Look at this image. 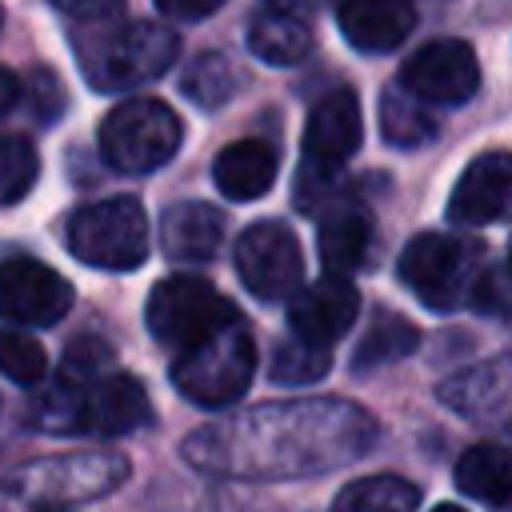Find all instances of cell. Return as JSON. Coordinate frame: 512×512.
Returning <instances> with one entry per match:
<instances>
[{
  "instance_id": "obj_1",
  "label": "cell",
  "mask_w": 512,
  "mask_h": 512,
  "mask_svg": "<svg viewBox=\"0 0 512 512\" xmlns=\"http://www.w3.org/2000/svg\"><path fill=\"white\" fill-rule=\"evenodd\" d=\"M376 440L364 408L344 400H292L240 412L184 440V456L228 476H312L336 468Z\"/></svg>"
},
{
  "instance_id": "obj_2",
  "label": "cell",
  "mask_w": 512,
  "mask_h": 512,
  "mask_svg": "<svg viewBox=\"0 0 512 512\" xmlns=\"http://www.w3.org/2000/svg\"><path fill=\"white\" fill-rule=\"evenodd\" d=\"M72 52L80 76L96 92H128L172 68L180 56V36L156 20H96L72 32Z\"/></svg>"
},
{
  "instance_id": "obj_3",
  "label": "cell",
  "mask_w": 512,
  "mask_h": 512,
  "mask_svg": "<svg viewBox=\"0 0 512 512\" xmlns=\"http://www.w3.org/2000/svg\"><path fill=\"white\" fill-rule=\"evenodd\" d=\"M360 100L348 88L320 96L304 120L300 136V172H296V208L324 212L340 200V168L360 148Z\"/></svg>"
},
{
  "instance_id": "obj_4",
  "label": "cell",
  "mask_w": 512,
  "mask_h": 512,
  "mask_svg": "<svg viewBox=\"0 0 512 512\" xmlns=\"http://www.w3.org/2000/svg\"><path fill=\"white\" fill-rule=\"evenodd\" d=\"M68 252L104 272H132L148 260V216L136 196H104L80 204L64 220Z\"/></svg>"
},
{
  "instance_id": "obj_5",
  "label": "cell",
  "mask_w": 512,
  "mask_h": 512,
  "mask_svg": "<svg viewBox=\"0 0 512 512\" xmlns=\"http://www.w3.org/2000/svg\"><path fill=\"white\" fill-rule=\"evenodd\" d=\"M256 376V340L244 320L172 356V384L200 408H224L248 392Z\"/></svg>"
},
{
  "instance_id": "obj_6",
  "label": "cell",
  "mask_w": 512,
  "mask_h": 512,
  "mask_svg": "<svg viewBox=\"0 0 512 512\" xmlns=\"http://www.w3.org/2000/svg\"><path fill=\"white\" fill-rule=\"evenodd\" d=\"M184 144V124L180 116L152 96H132L120 100L104 120H100V156L128 176H144L164 168Z\"/></svg>"
},
{
  "instance_id": "obj_7",
  "label": "cell",
  "mask_w": 512,
  "mask_h": 512,
  "mask_svg": "<svg viewBox=\"0 0 512 512\" xmlns=\"http://www.w3.org/2000/svg\"><path fill=\"white\" fill-rule=\"evenodd\" d=\"M144 320L156 344L184 352L200 340H208L212 332L244 320L240 308L232 300H224L208 280L200 276H168L148 292L144 304Z\"/></svg>"
},
{
  "instance_id": "obj_8",
  "label": "cell",
  "mask_w": 512,
  "mask_h": 512,
  "mask_svg": "<svg viewBox=\"0 0 512 512\" xmlns=\"http://www.w3.org/2000/svg\"><path fill=\"white\" fill-rule=\"evenodd\" d=\"M476 260H480L476 244L448 232H420L404 244L396 272L420 304H428L432 312H452L464 304L476 280Z\"/></svg>"
},
{
  "instance_id": "obj_9",
  "label": "cell",
  "mask_w": 512,
  "mask_h": 512,
  "mask_svg": "<svg viewBox=\"0 0 512 512\" xmlns=\"http://www.w3.org/2000/svg\"><path fill=\"white\" fill-rule=\"evenodd\" d=\"M236 276L256 300H292V292L304 280V256L300 240L280 220H256L236 240Z\"/></svg>"
},
{
  "instance_id": "obj_10",
  "label": "cell",
  "mask_w": 512,
  "mask_h": 512,
  "mask_svg": "<svg viewBox=\"0 0 512 512\" xmlns=\"http://www.w3.org/2000/svg\"><path fill=\"white\" fill-rule=\"evenodd\" d=\"M396 88H404L420 104H444L460 108L480 88V64L476 52L464 40H428L420 44L396 76Z\"/></svg>"
},
{
  "instance_id": "obj_11",
  "label": "cell",
  "mask_w": 512,
  "mask_h": 512,
  "mask_svg": "<svg viewBox=\"0 0 512 512\" xmlns=\"http://www.w3.org/2000/svg\"><path fill=\"white\" fill-rule=\"evenodd\" d=\"M76 292L72 284L32 256H8L0 260V320L24 324V328H48L68 316Z\"/></svg>"
},
{
  "instance_id": "obj_12",
  "label": "cell",
  "mask_w": 512,
  "mask_h": 512,
  "mask_svg": "<svg viewBox=\"0 0 512 512\" xmlns=\"http://www.w3.org/2000/svg\"><path fill=\"white\" fill-rule=\"evenodd\" d=\"M360 312V292L344 276H320L308 288H296L288 300V328L292 340L312 344V348H332L356 320Z\"/></svg>"
},
{
  "instance_id": "obj_13",
  "label": "cell",
  "mask_w": 512,
  "mask_h": 512,
  "mask_svg": "<svg viewBox=\"0 0 512 512\" xmlns=\"http://www.w3.org/2000/svg\"><path fill=\"white\" fill-rule=\"evenodd\" d=\"M312 0H256L248 52L268 68H292L312 52Z\"/></svg>"
},
{
  "instance_id": "obj_14",
  "label": "cell",
  "mask_w": 512,
  "mask_h": 512,
  "mask_svg": "<svg viewBox=\"0 0 512 512\" xmlns=\"http://www.w3.org/2000/svg\"><path fill=\"white\" fill-rule=\"evenodd\" d=\"M152 420L148 392L136 376L108 372L84 388L76 412V436H128Z\"/></svg>"
},
{
  "instance_id": "obj_15",
  "label": "cell",
  "mask_w": 512,
  "mask_h": 512,
  "mask_svg": "<svg viewBox=\"0 0 512 512\" xmlns=\"http://www.w3.org/2000/svg\"><path fill=\"white\" fill-rule=\"evenodd\" d=\"M508 180H512L508 152L496 148V152L476 156L460 172V180H456V188L448 196V208H444L448 224H456V228H484V224L500 220L504 208H508Z\"/></svg>"
},
{
  "instance_id": "obj_16",
  "label": "cell",
  "mask_w": 512,
  "mask_h": 512,
  "mask_svg": "<svg viewBox=\"0 0 512 512\" xmlns=\"http://www.w3.org/2000/svg\"><path fill=\"white\" fill-rule=\"evenodd\" d=\"M372 216L352 204V200H336L324 208L320 224H316V248H320V264L328 276H352L360 268L372 264Z\"/></svg>"
},
{
  "instance_id": "obj_17",
  "label": "cell",
  "mask_w": 512,
  "mask_h": 512,
  "mask_svg": "<svg viewBox=\"0 0 512 512\" xmlns=\"http://www.w3.org/2000/svg\"><path fill=\"white\" fill-rule=\"evenodd\" d=\"M224 244V216L204 200H176L160 212V248L176 264H208Z\"/></svg>"
},
{
  "instance_id": "obj_18",
  "label": "cell",
  "mask_w": 512,
  "mask_h": 512,
  "mask_svg": "<svg viewBox=\"0 0 512 512\" xmlns=\"http://www.w3.org/2000/svg\"><path fill=\"white\" fill-rule=\"evenodd\" d=\"M344 40L360 52H392L416 24L412 0H332Z\"/></svg>"
},
{
  "instance_id": "obj_19",
  "label": "cell",
  "mask_w": 512,
  "mask_h": 512,
  "mask_svg": "<svg viewBox=\"0 0 512 512\" xmlns=\"http://www.w3.org/2000/svg\"><path fill=\"white\" fill-rule=\"evenodd\" d=\"M276 148L268 140H232L228 148H220V156L212 160V180L216 188L236 200V204H248V200H260L268 196V188L276 184Z\"/></svg>"
},
{
  "instance_id": "obj_20",
  "label": "cell",
  "mask_w": 512,
  "mask_h": 512,
  "mask_svg": "<svg viewBox=\"0 0 512 512\" xmlns=\"http://www.w3.org/2000/svg\"><path fill=\"white\" fill-rule=\"evenodd\" d=\"M440 400L468 420H504L508 412V356H492L440 384Z\"/></svg>"
},
{
  "instance_id": "obj_21",
  "label": "cell",
  "mask_w": 512,
  "mask_h": 512,
  "mask_svg": "<svg viewBox=\"0 0 512 512\" xmlns=\"http://www.w3.org/2000/svg\"><path fill=\"white\" fill-rule=\"evenodd\" d=\"M56 480L48 488V496H64V500H88L100 496L108 488H116L128 476V460L112 456V452H96V456H64V460H44V468H28V480Z\"/></svg>"
},
{
  "instance_id": "obj_22",
  "label": "cell",
  "mask_w": 512,
  "mask_h": 512,
  "mask_svg": "<svg viewBox=\"0 0 512 512\" xmlns=\"http://www.w3.org/2000/svg\"><path fill=\"white\" fill-rule=\"evenodd\" d=\"M456 488L488 508L508 504V452L500 444H472L456 460Z\"/></svg>"
},
{
  "instance_id": "obj_23",
  "label": "cell",
  "mask_w": 512,
  "mask_h": 512,
  "mask_svg": "<svg viewBox=\"0 0 512 512\" xmlns=\"http://www.w3.org/2000/svg\"><path fill=\"white\" fill-rule=\"evenodd\" d=\"M420 344V332L412 320H404L400 312H380L372 320V328L364 332V340L356 344L352 352V368L356 372H372V368H384L392 360H404L408 352H416Z\"/></svg>"
},
{
  "instance_id": "obj_24",
  "label": "cell",
  "mask_w": 512,
  "mask_h": 512,
  "mask_svg": "<svg viewBox=\"0 0 512 512\" xmlns=\"http://www.w3.org/2000/svg\"><path fill=\"white\" fill-rule=\"evenodd\" d=\"M240 84H244V80H240L236 64H232L224 52H200V56L184 68V76H180V92H184L196 108H204V112L224 108V104L236 96Z\"/></svg>"
},
{
  "instance_id": "obj_25",
  "label": "cell",
  "mask_w": 512,
  "mask_h": 512,
  "mask_svg": "<svg viewBox=\"0 0 512 512\" xmlns=\"http://www.w3.org/2000/svg\"><path fill=\"white\" fill-rule=\"evenodd\" d=\"M380 136L396 148H424L436 140V116L404 88H388L380 96Z\"/></svg>"
},
{
  "instance_id": "obj_26",
  "label": "cell",
  "mask_w": 512,
  "mask_h": 512,
  "mask_svg": "<svg viewBox=\"0 0 512 512\" xmlns=\"http://www.w3.org/2000/svg\"><path fill=\"white\" fill-rule=\"evenodd\" d=\"M416 504L420 488L404 476H364L332 500V512H416Z\"/></svg>"
},
{
  "instance_id": "obj_27",
  "label": "cell",
  "mask_w": 512,
  "mask_h": 512,
  "mask_svg": "<svg viewBox=\"0 0 512 512\" xmlns=\"http://www.w3.org/2000/svg\"><path fill=\"white\" fill-rule=\"evenodd\" d=\"M40 176V156L28 136H0V208L20 204Z\"/></svg>"
},
{
  "instance_id": "obj_28",
  "label": "cell",
  "mask_w": 512,
  "mask_h": 512,
  "mask_svg": "<svg viewBox=\"0 0 512 512\" xmlns=\"http://www.w3.org/2000/svg\"><path fill=\"white\" fill-rule=\"evenodd\" d=\"M332 368V352L328 348H312L300 340H280L268 364V376L276 384H312Z\"/></svg>"
},
{
  "instance_id": "obj_29",
  "label": "cell",
  "mask_w": 512,
  "mask_h": 512,
  "mask_svg": "<svg viewBox=\"0 0 512 512\" xmlns=\"http://www.w3.org/2000/svg\"><path fill=\"white\" fill-rule=\"evenodd\" d=\"M0 372L20 388H36L48 372V356L32 336L16 328H0Z\"/></svg>"
},
{
  "instance_id": "obj_30",
  "label": "cell",
  "mask_w": 512,
  "mask_h": 512,
  "mask_svg": "<svg viewBox=\"0 0 512 512\" xmlns=\"http://www.w3.org/2000/svg\"><path fill=\"white\" fill-rule=\"evenodd\" d=\"M108 372H112V348L100 336H76L68 344L64 360H60L56 380L60 384H72V388H88V384H96Z\"/></svg>"
},
{
  "instance_id": "obj_31",
  "label": "cell",
  "mask_w": 512,
  "mask_h": 512,
  "mask_svg": "<svg viewBox=\"0 0 512 512\" xmlns=\"http://www.w3.org/2000/svg\"><path fill=\"white\" fill-rule=\"evenodd\" d=\"M464 300H468L476 312L504 320V316H508V272H504V264L496 260V264H488L484 272H476V280H472V288H468Z\"/></svg>"
},
{
  "instance_id": "obj_32",
  "label": "cell",
  "mask_w": 512,
  "mask_h": 512,
  "mask_svg": "<svg viewBox=\"0 0 512 512\" xmlns=\"http://www.w3.org/2000/svg\"><path fill=\"white\" fill-rule=\"evenodd\" d=\"M28 104L40 124H52L64 112V84L56 80L52 68H32L28 72Z\"/></svg>"
},
{
  "instance_id": "obj_33",
  "label": "cell",
  "mask_w": 512,
  "mask_h": 512,
  "mask_svg": "<svg viewBox=\"0 0 512 512\" xmlns=\"http://www.w3.org/2000/svg\"><path fill=\"white\" fill-rule=\"evenodd\" d=\"M52 8H60L64 16L80 20V24H96V20H112L120 16L124 0H48Z\"/></svg>"
},
{
  "instance_id": "obj_34",
  "label": "cell",
  "mask_w": 512,
  "mask_h": 512,
  "mask_svg": "<svg viewBox=\"0 0 512 512\" xmlns=\"http://www.w3.org/2000/svg\"><path fill=\"white\" fill-rule=\"evenodd\" d=\"M152 4L172 20H204L224 8V0H152Z\"/></svg>"
},
{
  "instance_id": "obj_35",
  "label": "cell",
  "mask_w": 512,
  "mask_h": 512,
  "mask_svg": "<svg viewBox=\"0 0 512 512\" xmlns=\"http://www.w3.org/2000/svg\"><path fill=\"white\" fill-rule=\"evenodd\" d=\"M16 100H20V76H16V72H8V68L0 64V116H4V112H12V108H16Z\"/></svg>"
},
{
  "instance_id": "obj_36",
  "label": "cell",
  "mask_w": 512,
  "mask_h": 512,
  "mask_svg": "<svg viewBox=\"0 0 512 512\" xmlns=\"http://www.w3.org/2000/svg\"><path fill=\"white\" fill-rule=\"evenodd\" d=\"M32 512H68V508H64V504H44V500H40V504H32Z\"/></svg>"
},
{
  "instance_id": "obj_37",
  "label": "cell",
  "mask_w": 512,
  "mask_h": 512,
  "mask_svg": "<svg viewBox=\"0 0 512 512\" xmlns=\"http://www.w3.org/2000/svg\"><path fill=\"white\" fill-rule=\"evenodd\" d=\"M432 512H464L460 504H440V508H432Z\"/></svg>"
},
{
  "instance_id": "obj_38",
  "label": "cell",
  "mask_w": 512,
  "mask_h": 512,
  "mask_svg": "<svg viewBox=\"0 0 512 512\" xmlns=\"http://www.w3.org/2000/svg\"><path fill=\"white\" fill-rule=\"evenodd\" d=\"M0 24H4V12H0Z\"/></svg>"
}]
</instances>
